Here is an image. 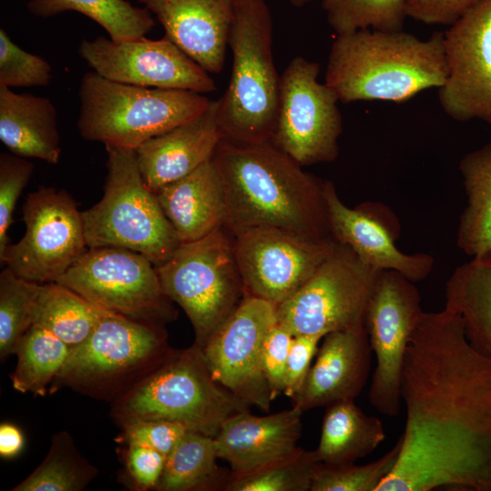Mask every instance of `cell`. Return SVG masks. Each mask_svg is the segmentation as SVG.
<instances>
[{"label":"cell","instance_id":"obj_1","mask_svg":"<svg viewBox=\"0 0 491 491\" xmlns=\"http://www.w3.org/2000/svg\"><path fill=\"white\" fill-rule=\"evenodd\" d=\"M402 401L398 460L376 491H491V358L469 344L458 315L423 311Z\"/></svg>","mask_w":491,"mask_h":491},{"label":"cell","instance_id":"obj_2","mask_svg":"<svg viewBox=\"0 0 491 491\" xmlns=\"http://www.w3.org/2000/svg\"><path fill=\"white\" fill-rule=\"evenodd\" d=\"M225 195L224 227L270 226L317 238L332 236L325 182L271 141L239 143L222 138L212 157Z\"/></svg>","mask_w":491,"mask_h":491},{"label":"cell","instance_id":"obj_3","mask_svg":"<svg viewBox=\"0 0 491 491\" xmlns=\"http://www.w3.org/2000/svg\"><path fill=\"white\" fill-rule=\"evenodd\" d=\"M448 75L444 34L428 39L399 31L359 29L337 35L325 83L338 101L406 102L440 88Z\"/></svg>","mask_w":491,"mask_h":491},{"label":"cell","instance_id":"obj_4","mask_svg":"<svg viewBox=\"0 0 491 491\" xmlns=\"http://www.w3.org/2000/svg\"><path fill=\"white\" fill-rule=\"evenodd\" d=\"M272 31L265 0H234L228 36L232 73L217 111L224 139L250 144L271 141L280 85L272 55Z\"/></svg>","mask_w":491,"mask_h":491},{"label":"cell","instance_id":"obj_5","mask_svg":"<svg viewBox=\"0 0 491 491\" xmlns=\"http://www.w3.org/2000/svg\"><path fill=\"white\" fill-rule=\"evenodd\" d=\"M249 406L214 379L203 350L193 345L173 349L159 367L112 402L111 415L120 426L168 420L215 437L228 418Z\"/></svg>","mask_w":491,"mask_h":491},{"label":"cell","instance_id":"obj_6","mask_svg":"<svg viewBox=\"0 0 491 491\" xmlns=\"http://www.w3.org/2000/svg\"><path fill=\"white\" fill-rule=\"evenodd\" d=\"M172 351L164 326L105 310L92 334L71 348L48 392L67 386L113 402L159 367Z\"/></svg>","mask_w":491,"mask_h":491},{"label":"cell","instance_id":"obj_7","mask_svg":"<svg viewBox=\"0 0 491 491\" xmlns=\"http://www.w3.org/2000/svg\"><path fill=\"white\" fill-rule=\"evenodd\" d=\"M81 136L105 146L136 149L200 115L211 100L196 92L144 87L85 73L79 88Z\"/></svg>","mask_w":491,"mask_h":491},{"label":"cell","instance_id":"obj_8","mask_svg":"<svg viewBox=\"0 0 491 491\" xmlns=\"http://www.w3.org/2000/svg\"><path fill=\"white\" fill-rule=\"evenodd\" d=\"M107 175L99 202L82 211L88 247L117 246L155 266L182 244L155 192L145 185L135 149L106 145Z\"/></svg>","mask_w":491,"mask_h":491},{"label":"cell","instance_id":"obj_9","mask_svg":"<svg viewBox=\"0 0 491 491\" xmlns=\"http://www.w3.org/2000/svg\"><path fill=\"white\" fill-rule=\"evenodd\" d=\"M156 269L165 294L187 316L194 345L201 349L246 297L233 239L225 227L182 243Z\"/></svg>","mask_w":491,"mask_h":491},{"label":"cell","instance_id":"obj_10","mask_svg":"<svg viewBox=\"0 0 491 491\" xmlns=\"http://www.w3.org/2000/svg\"><path fill=\"white\" fill-rule=\"evenodd\" d=\"M382 270L336 244L306 283L276 306V323L294 336L366 327V310Z\"/></svg>","mask_w":491,"mask_h":491},{"label":"cell","instance_id":"obj_11","mask_svg":"<svg viewBox=\"0 0 491 491\" xmlns=\"http://www.w3.org/2000/svg\"><path fill=\"white\" fill-rule=\"evenodd\" d=\"M56 282L104 310L141 323L165 326L177 316L156 266L126 248L90 247Z\"/></svg>","mask_w":491,"mask_h":491},{"label":"cell","instance_id":"obj_12","mask_svg":"<svg viewBox=\"0 0 491 491\" xmlns=\"http://www.w3.org/2000/svg\"><path fill=\"white\" fill-rule=\"evenodd\" d=\"M25 232L0 251V261L30 282H56L88 250L82 211L65 190L41 186L23 205Z\"/></svg>","mask_w":491,"mask_h":491},{"label":"cell","instance_id":"obj_13","mask_svg":"<svg viewBox=\"0 0 491 491\" xmlns=\"http://www.w3.org/2000/svg\"><path fill=\"white\" fill-rule=\"evenodd\" d=\"M319 71V64L296 56L280 77L271 142L302 166L332 162L339 152L338 99L326 83L318 82Z\"/></svg>","mask_w":491,"mask_h":491},{"label":"cell","instance_id":"obj_14","mask_svg":"<svg viewBox=\"0 0 491 491\" xmlns=\"http://www.w3.org/2000/svg\"><path fill=\"white\" fill-rule=\"evenodd\" d=\"M246 296L276 306L296 292L333 251V236L317 238L257 226L231 233Z\"/></svg>","mask_w":491,"mask_h":491},{"label":"cell","instance_id":"obj_15","mask_svg":"<svg viewBox=\"0 0 491 491\" xmlns=\"http://www.w3.org/2000/svg\"><path fill=\"white\" fill-rule=\"evenodd\" d=\"M422 313L414 282L396 271L382 270L367 306L366 328L376 357L368 398L386 416L401 410L406 347Z\"/></svg>","mask_w":491,"mask_h":491},{"label":"cell","instance_id":"obj_16","mask_svg":"<svg viewBox=\"0 0 491 491\" xmlns=\"http://www.w3.org/2000/svg\"><path fill=\"white\" fill-rule=\"evenodd\" d=\"M276 324L275 305L246 296L202 349L214 379L264 412L274 399L263 367V347Z\"/></svg>","mask_w":491,"mask_h":491},{"label":"cell","instance_id":"obj_17","mask_svg":"<svg viewBox=\"0 0 491 491\" xmlns=\"http://www.w3.org/2000/svg\"><path fill=\"white\" fill-rule=\"evenodd\" d=\"M79 54L95 73L112 81L199 94L216 89L208 72L166 36L123 42L104 36L83 39Z\"/></svg>","mask_w":491,"mask_h":491},{"label":"cell","instance_id":"obj_18","mask_svg":"<svg viewBox=\"0 0 491 491\" xmlns=\"http://www.w3.org/2000/svg\"><path fill=\"white\" fill-rule=\"evenodd\" d=\"M448 68L438 89L451 118L491 124V0L479 2L444 33Z\"/></svg>","mask_w":491,"mask_h":491},{"label":"cell","instance_id":"obj_19","mask_svg":"<svg viewBox=\"0 0 491 491\" xmlns=\"http://www.w3.org/2000/svg\"><path fill=\"white\" fill-rule=\"evenodd\" d=\"M324 192L332 236L364 263L378 270L396 271L414 283L430 275L435 264L432 256L406 254L396 247L394 227L382 217L387 210L370 203L346 206L331 181H325Z\"/></svg>","mask_w":491,"mask_h":491},{"label":"cell","instance_id":"obj_20","mask_svg":"<svg viewBox=\"0 0 491 491\" xmlns=\"http://www.w3.org/2000/svg\"><path fill=\"white\" fill-rule=\"evenodd\" d=\"M371 362L366 327L326 335L304 385L291 398L292 406L305 412L355 400L366 386Z\"/></svg>","mask_w":491,"mask_h":491},{"label":"cell","instance_id":"obj_21","mask_svg":"<svg viewBox=\"0 0 491 491\" xmlns=\"http://www.w3.org/2000/svg\"><path fill=\"white\" fill-rule=\"evenodd\" d=\"M163 25L165 35L208 73L222 71L234 0H137Z\"/></svg>","mask_w":491,"mask_h":491},{"label":"cell","instance_id":"obj_22","mask_svg":"<svg viewBox=\"0 0 491 491\" xmlns=\"http://www.w3.org/2000/svg\"><path fill=\"white\" fill-rule=\"evenodd\" d=\"M303 413L292 406L263 416L249 410L231 416L214 437L219 459L242 474L291 455L299 447Z\"/></svg>","mask_w":491,"mask_h":491},{"label":"cell","instance_id":"obj_23","mask_svg":"<svg viewBox=\"0 0 491 491\" xmlns=\"http://www.w3.org/2000/svg\"><path fill=\"white\" fill-rule=\"evenodd\" d=\"M217 111L218 100H211L196 118L148 139L135 149L140 173L150 190L156 192L212 159L223 138Z\"/></svg>","mask_w":491,"mask_h":491},{"label":"cell","instance_id":"obj_24","mask_svg":"<svg viewBox=\"0 0 491 491\" xmlns=\"http://www.w3.org/2000/svg\"><path fill=\"white\" fill-rule=\"evenodd\" d=\"M155 193L181 243L198 240L224 227L225 188L213 159Z\"/></svg>","mask_w":491,"mask_h":491},{"label":"cell","instance_id":"obj_25","mask_svg":"<svg viewBox=\"0 0 491 491\" xmlns=\"http://www.w3.org/2000/svg\"><path fill=\"white\" fill-rule=\"evenodd\" d=\"M0 140L14 155L57 164L61 146L55 106L47 97L0 85Z\"/></svg>","mask_w":491,"mask_h":491},{"label":"cell","instance_id":"obj_26","mask_svg":"<svg viewBox=\"0 0 491 491\" xmlns=\"http://www.w3.org/2000/svg\"><path fill=\"white\" fill-rule=\"evenodd\" d=\"M445 309L459 316L469 344L491 358V250L455 269L446 282Z\"/></svg>","mask_w":491,"mask_h":491},{"label":"cell","instance_id":"obj_27","mask_svg":"<svg viewBox=\"0 0 491 491\" xmlns=\"http://www.w3.org/2000/svg\"><path fill=\"white\" fill-rule=\"evenodd\" d=\"M385 437L379 418L365 414L354 400L341 401L326 407L315 452L324 464L355 463L372 453Z\"/></svg>","mask_w":491,"mask_h":491},{"label":"cell","instance_id":"obj_28","mask_svg":"<svg viewBox=\"0 0 491 491\" xmlns=\"http://www.w3.org/2000/svg\"><path fill=\"white\" fill-rule=\"evenodd\" d=\"M459 170L467 203L459 219L456 245L472 257L491 250V139L464 155Z\"/></svg>","mask_w":491,"mask_h":491},{"label":"cell","instance_id":"obj_29","mask_svg":"<svg viewBox=\"0 0 491 491\" xmlns=\"http://www.w3.org/2000/svg\"><path fill=\"white\" fill-rule=\"evenodd\" d=\"M218 459L214 437L188 431L166 456L156 490L224 491L231 470Z\"/></svg>","mask_w":491,"mask_h":491},{"label":"cell","instance_id":"obj_30","mask_svg":"<svg viewBox=\"0 0 491 491\" xmlns=\"http://www.w3.org/2000/svg\"><path fill=\"white\" fill-rule=\"evenodd\" d=\"M104 311L57 282L40 284L33 325L48 330L73 348L92 334Z\"/></svg>","mask_w":491,"mask_h":491},{"label":"cell","instance_id":"obj_31","mask_svg":"<svg viewBox=\"0 0 491 491\" xmlns=\"http://www.w3.org/2000/svg\"><path fill=\"white\" fill-rule=\"evenodd\" d=\"M26 6L31 14L42 18L78 12L100 25L115 42L145 37L155 25L146 8L134 6L126 0H30Z\"/></svg>","mask_w":491,"mask_h":491},{"label":"cell","instance_id":"obj_32","mask_svg":"<svg viewBox=\"0 0 491 491\" xmlns=\"http://www.w3.org/2000/svg\"><path fill=\"white\" fill-rule=\"evenodd\" d=\"M70 346L48 330L33 325L18 343L17 362L10 378L20 393L44 396L63 368Z\"/></svg>","mask_w":491,"mask_h":491},{"label":"cell","instance_id":"obj_33","mask_svg":"<svg viewBox=\"0 0 491 491\" xmlns=\"http://www.w3.org/2000/svg\"><path fill=\"white\" fill-rule=\"evenodd\" d=\"M66 431L55 434L43 462L13 491H80L96 476Z\"/></svg>","mask_w":491,"mask_h":491},{"label":"cell","instance_id":"obj_34","mask_svg":"<svg viewBox=\"0 0 491 491\" xmlns=\"http://www.w3.org/2000/svg\"><path fill=\"white\" fill-rule=\"evenodd\" d=\"M321 463L315 450L298 447L255 470L230 473L224 491H310Z\"/></svg>","mask_w":491,"mask_h":491},{"label":"cell","instance_id":"obj_35","mask_svg":"<svg viewBox=\"0 0 491 491\" xmlns=\"http://www.w3.org/2000/svg\"><path fill=\"white\" fill-rule=\"evenodd\" d=\"M40 284L17 276L8 267L0 274V358L15 355L18 343L33 326Z\"/></svg>","mask_w":491,"mask_h":491},{"label":"cell","instance_id":"obj_36","mask_svg":"<svg viewBox=\"0 0 491 491\" xmlns=\"http://www.w3.org/2000/svg\"><path fill=\"white\" fill-rule=\"evenodd\" d=\"M406 0H322L330 26L337 35L372 28L402 30Z\"/></svg>","mask_w":491,"mask_h":491},{"label":"cell","instance_id":"obj_37","mask_svg":"<svg viewBox=\"0 0 491 491\" xmlns=\"http://www.w3.org/2000/svg\"><path fill=\"white\" fill-rule=\"evenodd\" d=\"M401 441L377 460L363 466L354 463L329 465L321 463L310 491H376L395 468Z\"/></svg>","mask_w":491,"mask_h":491},{"label":"cell","instance_id":"obj_38","mask_svg":"<svg viewBox=\"0 0 491 491\" xmlns=\"http://www.w3.org/2000/svg\"><path fill=\"white\" fill-rule=\"evenodd\" d=\"M53 69L44 58L23 50L0 29V85L8 88L46 86Z\"/></svg>","mask_w":491,"mask_h":491},{"label":"cell","instance_id":"obj_39","mask_svg":"<svg viewBox=\"0 0 491 491\" xmlns=\"http://www.w3.org/2000/svg\"><path fill=\"white\" fill-rule=\"evenodd\" d=\"M34 171L27 158L14 154L0 155V251L8 244V229L13 224L15 204Z\"/></svg>","mask_w":491,"mask_h":491},{"label":"cell","instance_id":"obj_40","mask_svg":"<svg viewBox=\"0 0 491 491\" xmlns=\"http://www.w3.org/2000/svg\"><path fill=\"white\" fill-rule=\"evenodd\" d=\"M122 440L127 446H142L167 456L190 430L168 420H137L121 426Z\"/></svg>","mask_w":491,"mask_h":491},{"label":"cell","instance_id":"obj_41","mask_svg":"<svg viewBox=\"0 0 491 491\" xmlns=\"http://www.w3.org/2000/svg\"><path fill=\"white\" fill-rule=\"evenodd\" d=\"M294 336L277 323L269 330L263 347V367L273 399L284 393L286 371Z\"/></svg>","mask_w":491,"mask_h":491},{"label":"cell","instance_id":"obj_42","mask_svg":"<svg viewBox=\"0 0 491 491\" xmlns=\"http://www.w3.org/2000/svg\"><path fill=\"white\" fill-rule=\"evenodd\" d=\"M479 0H406V17L426 25H452Z\"/></svg>","mask_w":491,"mask_h":491},{"label":"cell","instance_id":"obj_43","mask_svg":"<svg viewBox=\"0 0 491 491\" xmlns=\"http://www.w3.org/2000/svg\"><path fill=\"white\" fill-rule=\"evenodd\" d=\"M323 337L300 335L294 336L287 358L284 394L290 399L301 389Z\"/></svg>","mask_w":491,"mask_h":491},{"label":"cell","instance_id":"obj_44","mask_svg":"<svg viewBox=\"0 0 491 491\" xmlns=\"http://www.w3.org/2000/svg\"><path fill=\"white\" fill-rule=\"evenodd\" d=\"M165 459V455L154 449L142 446H127V470L135 485L142 490L156 489Z\"/></svg>","mask_w":491,"mask_h":491},{"label":"cell","instance_id":"obj_45","mask_svg":"<svg viewBox=\"0 0 491 491\" xmlns=\"http://www.w3.org/2000/svg\"><path fill=\"white\" fill-rule=\"evenodd\" d=\"M25 444L21 430L13 424L2 423L0 426V456L4 458L16 456Z\"/></svg>","mask_w":491,"mask_h":491},{"label":"cell","instance_id":"obj_46","mask_svg":"<svg viewBox=\"0 0 491 491\" xmlns=\"http://www.w3.org/2000/svg\"><path fill=\"white\" fill-rule=\"evenodd\" d=\"M292 5L296 6V7H301L305 5H306L307 3H309L311 0H290Z\"/></svg>","mask_w":491,"mask_h":491}]
</instances>
